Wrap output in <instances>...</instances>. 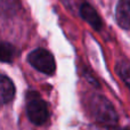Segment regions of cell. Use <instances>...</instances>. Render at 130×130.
<instances>
[{"mask_svg":"<svg viewBox=\"0 0 130 130\" xmlns=\"http://www.w3.org/2000/svg\"><path fill=\"white\" fill-rule=\"evenodd\" d=\"M117 71L119 73L120 78L124 81L127 86H129L130 81V69H129V63L128 61H122L117 65Z\"/></svg>","mask_w":130,"mask_h":130,"instance_id":"ba28073f","label":"cell"},{"mask_svg":"<svg viewBox=\"0 0 130 130\" xmlns=\"http://www.w3.org/2000/svg\"><path fill=\"white\" fill-rule=\"evenodd\" d=\"M26 113L30 121L36 126H42L49 118L47 104L37 92H30L27 95Z\"/></svg>","mask_w":130,"mask_h":130,"instance_id":"7a4b0ae2","label":"cell"},{"mask_svg":"<svg viewBox=\"0 0 130 130\" xmlns=\"http://www.w3.org/2000/svg\"><path fill=\"white\" fill-rule=\"evenodd\" d=\"M90 108L95 120L106 127H113L118 122V115L108 99L101 95H94L90 101Z\"/></svg>","mask_w":130,"mask_h":130,"instance_id":"6da1fadb","label":"cell"},{"mask_svg":"<svg viewBox=\"0 0 130 130\" xmlns=\"http://www.w3.org/2000/svg\"><path fill=\"white\" fill-rule=\"evenodd\" d=\"M17 50L11 43L1 41L0 42V62L2 63H11L15 58Z\"/></svg>","mask_w":130,"mask_h":130,"instance_id":"52a82bcc","label":"cell"},{"mask_svg":"<svg viewBox=\"0 0 130 130\" xmlns=\"http://www.w3.org/2000/svg\"><path fill=\"white\" fill-rule=\"evenodd\" d=\"M15 96V86L6 75L0 74V105L11 102Z\"/></svg>","mask_w":130,"mask_h":130,"instance_id":"8992f818","label":"cell"},{"mask_svg":"<svg viewBox=\"0 0 130 130\" xmlns=\"http://www.w3.org/2000/svg\"><path fill=\"white\" fill-rule=\"evenodd\" d=\"M115 20L121 29L129 30L130 26V0H119L115 8Z\"/></svg>","mask_w":130,"mask_h":130,"instance_id":"277c9868","label":"cell"},{"mask_svg":"<svg viewBox=\"0 0 130 130\" xmlns=\"http://www.w3.org/2000/svg\"><path fill=\"white\" fill-rule=\"evenodd\" d=\"M80 15L94 30L99 31L102 29L103 22H102L101 17L97 14V11L92 8V6H90L88 2H83L80 6Z\"/></svg>","mask_w":130,"mask_h":130,"instance_id":"5b68a950","label":"cell"},{"mask_svg":"<svg viewBox=\"0 0 130 130\" xmlns=\"http://www.w3.org/2000/svg\"><path fill=\"white\" fill-rule=\"evenodd\" d=\"M27 62L37 71L47 75H53L56 71V63L52 53L43 48H37L32 50L27 56Z\"/></svg>","mask_w":130,"mask_h":130,"instance_id":"3957f363","label":"cell"}]
</instances>
